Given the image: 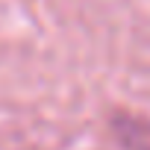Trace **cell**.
Instances as JSON below:
<instances>
[{
  "instance_id": "cell-1",
  "label": "cell",
  "mask_w": 150,
  "mask_h": 150,
  "mask_svg": "<svg viewBox=\"0 0 150 150\" xmlns=\"http://www.w3.org/2000/svg\"><path fill=\"white\" fill-rule=\"evenodd\" d=\"M115 141L124 150H150V121L141 115H129V112H118L109 121Z\"/></svg>"
}]
</instances>
